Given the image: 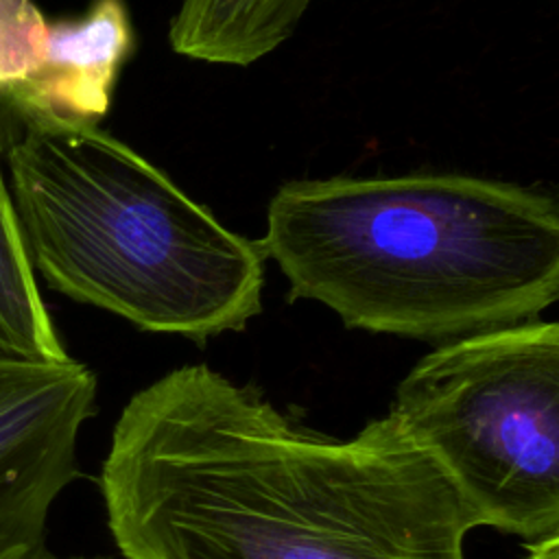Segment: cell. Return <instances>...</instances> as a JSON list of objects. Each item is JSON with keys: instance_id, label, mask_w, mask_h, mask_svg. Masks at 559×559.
<instances>
[{"instance_id": "obj_4", "label": "cell", "mask_w": 559, "mask_h": 559, "mask_svg": "<svg viewBox=\"0 0 559 559\" xmlns=\"http://www.w3.org/2000/svg\"><path fill=\"white\" fill-rule=\"evenodd\" d=\"M478 526L559 533V325L524 321L437 345L389 411Z\"/></svg>"}, {"instance_id": "obj_5", "label": "cell", "mask_w": 559, "mask_h": 559, "mask_svg": "<svg viewBox=\"0 0 559 559\" xmlns=\"http://www.w3.org/2000/svg\"><path fill=\"white\" fill-rule=\"evenodd\" d=\"M94 406L96 376L83 362L0 352V559L44 546L50 507L79 476V430Z\"/></svg>"}, {"instance_id": "obj_7", "label": "cell", "mask_w": 559, "mask_h": 559, "mask_svg": "<svg viewBox=\"0 0 559 559\" xmlns=\"http://www.w3.org/2000/svg\"><path fill=\"white\" fill-rule=\"evenodd\" d=\"M312 0H181L170 22L177 55L225 66H249L297 28Z\"/></svg>"}, {"instance_id": "obj_2", "label": "cell", "mask_w": 559, "mask_h": 559, "mask_svg": "<svg viewBox=\"0 0 559 559\" xmlns=\"http://www.w3.org/2000/svg\"><path fill=\"white\" fill-rule=\"evenodd\" d=\"M258 242L290 301L426 343L533 321L559 297L557 203L472 175L288 181Z\"/></svg>"}, {"instance_id": "obj_6", "label": "cell", "mask_w": 559, "mask_h": 559, "mask_svg": "<svg viewBox=\"0 0 559 559\" xmlns=\"http://www.w3.org/2000/svg\"><path fill=\"white\" fill-rule=\"evenodd\" d=\"M131 50L124 0H94L81 17L50 24L41 68L2 96L20 122L96 127L109 111L116 79Z\"/></svg>"}, {"instance_id": "obj_9", "label": "cell", "mask_w": 559, "mask_h": 559, "mask_svg": "<svg viewBox=\"0 0 559 559\" xmlns=\"http://www.w3.org/2000/svg\"><path fill=\"white\" fill-rule=\"evenodd\" d=\"M50 22L33 0H0V94H9L44 63Z\"/></svg>"}, {"instance_id": "obj_10", "label": "cell", "mask_w": 559, "mask_h": 559, "mask_svg": "<svg viewBox=\"0 0 559 559\" xmlns=\"http://www.w3.org/2000/svg\"><path fill=\"white\" fill-rule=\"evenodd\" d=\"M528 559H559V533L531 542Z\"/></svg>"}, {"instance_id": "obj_8", "label": "cell", "mask_w": 559, "mask_h": 559, "mask_svg": "<svg viewBox=\"0 0 559 559\" xmlns=\"http://www.w3.org/2000/svg\"><path fill=\"white\" fill-rule=\"evenodd\" d=\"M22 122L0 94V352L33 360H68L41 299L4 173V155Z\"/></svg>"}, {"instance_id": "obj_11", "label": "cell", "mask_w": 559, "mask_h": 559, "mask_svg": "<svg viewBox=\"0 0 559 559\" xmlns=\"http://www.w3.org/2000/svg\"><path fill=\"white\" fill-rule=\"evenodd\" d=\"M31 559H107V557H59V555L50 552L46 546H41Z\"/></svg>"}, {"instance_id": "obj_3", "label": "cell", "mask_w": 559, "mask_h": 559, "mask_svg": "<svg viewBox=\"0 0 559 559\" xmlns=\"http://www.w3.org/2000/svg\"><path fill=\"white\" fill-rule=\"evenodd\" d=\"M4 173L33 269L70 299L199 343L262 312L260 242L118 138L22 122Z\"/></svg>"}, {"instance_id": "obj_1", "label": "cell", "mask_w": 559, "mask_h": 559, "mask_svg": "<svg viewBox=\"0 0 559 559\" xmlns=\"http://www.w3.org/2000/svg\"><path fill=\"white\" fill-rule=\"evenodd\" d=\"M98 483L122 559H465L478 526L391 413L336 439L207 365L127 402Z\"/></svg>"}]
</instances>
